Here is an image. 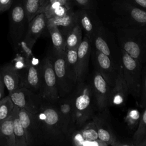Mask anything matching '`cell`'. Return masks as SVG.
<instances>
[{
	"instance_id": "1",
	"label": "cell",
	"mask_w": 146,
	"mask_h": 146,
	"mask_svg": "<svg viewBox=\"0 0 146 146\" xmlns=\"http://www.w3.org/2000/svg\"><path fill=\"white\" fill-rule=\"evenodd\" d=\"M43 144L61 145L67 141L55 103L44 100L36 113Z\"/></svg>"
},
{
	"instance_id": "2",
	"label": "cell",
	"mask_w": 146,
	"mask_h": 146,
	"mask_svg": "<svg viewBox=\"0 0 146 146\" xmlns=\"http://www.w3.org/2000/svg\"><path fill=\"white\" fill-rule=\"evenodd\" d=\"M119 47L142 65L146 64V26L117 29Z\"/></svg>"
},
{
	"instance_id": "3",
	"label": "cell",
	"mask_w": 146,
	"mask_h": 146,
	"mask_svg": "<svg viewBox=\"0 0 146 146\" xmlns=\"http://www.w3.org/2000/svg\"><path fill=\"white\" fill-rule=\"evenodd\" d=\"M71 94L76 127L79 129L91 120L94 115L90 83L84 81L78 83Z\"/></svg>"
},
{
	"instance_id": "4",
	"label": "cell",
	"mask_w": 146,
	"mask_h": 146,
	"mask_svg": "<svg viewBox=\"0 0 146 146\" xmlns=\"http://www.w3.org/2000/svg\"><path fill=\"white\" fill-rule=\"evenodd\" d=\"M112 6L117 15L112 24L117 28L146 26V10L116 0Z\"/></svg>"
},
{
	"instance_id": "5",
	"label": "cell",
	"mask_w": 146,
	"mask_h": 146,
	"mask_svg": "<svg viewBox=\"0 0 146 146\" xmlns=\"http://www.w3.org/2000/svg\"><path fill=\"white\" fill-rule=\"evenodd\" d=\"M56 78L58 92L60 97L70 95L77 84L76 78L67 67L65 51H58L51 49L48 53Z\"/></svg>"
},
{
	"instance_id": "6",
	"label": "cell",
	"mask_w": 146,
	"mask_h": 146,
	"mask_svg": "<svg viewBox=\"0 0 146 146\" xmlns=\"http://www.w3.org/2000/svg\"><path fill=\"white\" fill-rule=\"evenodd\" d=\"M29 21L26 15L22 0H18L12 5L9 13V31L10 42L16 50L23 40L26 35Z\"/></svg>"
},
{
	"instance_id": "7",
	"label": "cell",
	"mask_w": 146,
	"mask_h": 146,
	"mask_svg": "<svg viewBox=\"0 0 146 146\" xmlns=\"http://www.w3.org/2000/svg\"><path fill=\"white\" fill-rule=\"evenodd\" d=\"M121 54V67L129 94L139 101L140 96L143 65L122 49Z\"/></svg>"
},
{
	"instance_id": "8",
	"label": "cell",
	"mask_w": 146,
	"mask_h": 146,
	"mask_svg": "<svg viewBox=\"0 0 146 146\" xmlns=\"http://www.w3.org/2000/svg\"><path fill=\"white\" fill-rule=\"evenodd\" d=\"M39 72L40 96L46 101L56 103L60 96L56 76L48 54L40 62Z\"/></svg>"
},
{
	"instance_id": "9",
	"label": "cell",
	"mask_w": 146,
	"mask_h": 146,
	"mask_svg": "<svg viewBox=\"0 0 146 146\" xmlns=\"http://www.w3.org/2000/svg\"><path fill=\"white\" fill-rule=\"evenodd\" d=\"M111 40L110 32L103 26L95 35L91 43L94 44L95 50L108 56L118 70L121 67V48H116V46L114 45L113 41L112 40L110 41Z\"/></svg>"
},
{
	"instance_id": "10",
	"label": "cell",
	"mask_w": 146,
	"mask_h": 146,
	"mask_svg": "<svg viewBox=\"0 0 146 146\" xmlns=\"http://www.w3.org/2000/svg\"><path fill=\"white\" fill-rule=\"evenodd\" d=\"M15 106L31 113H36L44 100L40 95L32 90L19 87L9 94Z\"/></svg>"
},
{
	"instance_id": "11",
	"label": "cell",
	"mask_w": 146,
	"mask_h": 146,
	"mask_svg": "<svg viewBox=\"0 0 146 146\" xmlns=\"http://www.w3.org/2000/svg\"><path fill=\"white\" fill-rule=\"evenodd\" d=\"M18 115L25 131L27 145H43L42 133L36 113H31L19 108Z\"/></svg>"
},
{
	"instance_id": "12",
	"label": "cell",
	"mask_w": 146,
	"mask_h": 146,
	"mask_svg": "<svg viewBox=\"0 0 146 146\" xmlns=\"http://www.w3.org/2000/svg\"><path fill=\"white\" fill-rule=\"evenodd\" d=\"M55 104L60 117L64 133L68 140L70 135L76 129L71 93L64 97H60Z\"/></svg>"
},
{
	"instance_id": "13",
	"label": "cell",
	"mask_w": 146,
	"mask_h": 146,
	"mask_svg": "<svg viewBox=\"0 0 146 146\" xmlns=\"http://www.w3.org/2000/svg\"><path fill=\"white\" fill-rule=\"evenodd\" d=\"M93 96L99 111L108 110L111 87L106 79L96 70L93 72L91 82Z\"/></svg>"
},
{
	"instance_id": "14",
	"label": "cell",
	"mask_w": 146,
	"mask_h": 146,
	"mask_svg": "<svg viewBox=\"0 0 146 146\" xmlns=\"http://www.w3.org/2000/svg\"><path fill=\"white\" fill-rule=\"evenodd\" d=\"M78 23L82 31L91 42L95 35L99 31L103 25L93 10L78 9L75 10Z\"/></svg>"
},
{
	"instance_id": "15",
	"label": "cell",
	"mask_w": 146,
	"mask_h": 146,
	"mask_svg": "<svg viewBox=\"0 0 146 146\" xmlns=\"http://www.w3.org/2000/svg\"><path fill=\"white\" fill-rule=\"evenodd\" d=\"M107 110L100 111V113L94 114L91 120L94 122L100 140L113 146L122 145L113 132L111 127L108 121Z\"/></svg>"
},
{
	"instance_id": "16",
	"label": "cell",
	"mask_w": 146,
	"mask_h": 146,
	"mask_svg": "<svg viewBox=\"0 0 146 146\" xmlns=\"http://www.w3.org/2000/svg\"><path fill=\"white\" fill-rule=\"evenodd\" d=\"M94 57L95 70L102 75L112 88L115 84L117 70L110 58L102 52L95 49Z\"/></svg>"
},
{
	"instance_id": "17",
	"label": "cell",
	"mask_w": 146,
	"mask_h": 146,
	"mask_svg": "<svg viewBox=\"0 0 146 146\" xmlns=\"http://www.w3.org/2000/svg\"><path fill=\"white\" fill-rule=\"evenodd\" d=\"M91 43L86 36L82 39L77 51V84L85 81L88 71Z\"/></svg>"
},
{
	"instance_id": "18",
	"label": "cell",
	"mask_w": 146,
	"mask_h": 146,
	"mask_svg": "<svg viewBox=\"0 0 146 146\" xmlns=\"http://www.w3.org/2000/svg\"><path fill=\"white\" fill-rule=\"evenodd\" d=\"M47 29V18L43 13L36 14L29 22L23 41L30 47H33L38 39Z\"/></svg>"
},
{
	"instance_id": "19",
	"label": "cell",
	"mask_w": 146,
	"mask_h": 146,
	"mask_svg": "<svg viewBox=\"0 0 146 146\" xmlns=\"http://www.w3.org/2000/svg\"><path fill=\"white\" fill-rule=\"evenodd\" d=\"M129 92L124 78L121 67L117 70V75L114 86L111 88L109 106H122L127 99Z\"/></svg>"
},
{
	"instance_id": "20",
	"label": "cell",
	"mask_w": 146,
	"mask_h": 146,
	"mask_svg": "<svg viewBox=\"0 0 146 146\" xmlns=\"http://www.w3.org/2000/svg\"><path fill=\"white\" fill-rule=\"evenodd\" d=\"M18 72L19 76V87H24L32 90L34 92L39 94V67H36L32 66L29 63L22 70Z\"/></svg>"
},
{
	"instance_id": "21",
	"label": "cell",
	"mask_w": 146,
	"mask_h": 146,
	"mask_svg": "<svg viewBox=\"0 0 146 146\" xmlns=\"http://www.w3.org/2000/svg\"><path fill=\"white\" fill-rule=\"evenodd\" d=\"M47 22L56 26L65 39L67 35L78 24V18L76 11L72 8L64 15L47 19Z\"/></svg>"
},
{
	"instance_id": "22",
	"label": "cell",
	"mask_w": 146,
	"mask_h": 146,
	"mask_svg": "<svg viewBox=\"0 0 146 146\" xmlns=\"http://www.w3.org/2000/svg\"><path fill=\"white\" fill-rule=\"evenodd\" d=\"M0 76L9 93L19 87V74L11 62L0 66Z\"/></svg>"
},
{
	"instance_id": "23",
	"label": "cell",
	"mask_w": 146,
	"mask_h": 146,
	"mask_svg": "<svg viewBox=\"0 0 146 146\" xmlns=\"http://www.w3.org/2000/svg\"><path fill=\"white\" fill-rule=\"evenodd\" d=\"M0 146H15L13 112L0 121Z\"/></svg>"
},
{
	"instance_id": "24",
	"label": "cell",
	"mask_w": 146,
	"mask_h": 146,
	"mask_svg": "<svg viewBox=\"0 0 146 146\" xmlns=\"http://www.w3.org/2000/svg\"><path fill=\"white\" fill-rule=\"evenodd\" d=\"M19 107L15 105L13 111L15 146H27L25 131L19 117Z\"/></svg>"
},
{
	"instance_id": "25",
	"label": "cell",
	"mask_w": 146,
	"mask_h": 146,
	"mask_svg": "<svg viewBox=\"0 0 146 146\" xmlns=\"http://www.w3.org/2000/svg\"><path fill=\"white\" fill-rule=\"evenodd\" d=\"M47 29L51 39L52 48L58 51H65V39L58 27L51 23L47 22Z\"/></svg>"
},
{
	"instance_id": "26",
	"label": "cell",
	"mask_w": 146,
	"mask_h": 146,
	"mask_svg": "<svg viewBox=\"0 0 146 146\" xmlns=\"http://www.w3.org/2000/svg\"><path fill=\"white\" fill-rule=\"evenodd\" d=\"M146 140V107L141 114L137 129L132 139V144L135 146H144Z\"/></svg>"
},
{
	"instance_id": "27",
	"label": "cell",
	"mask_w": 146,
	"mask_h": 146,
	"mask_svg": "<svg viewBox=\"0 0 146 146\" xmlns=\"http://www.w3.org/2000/svg\"><path fill=\"white\" fill-rule=\"evenodd\" d=\"M82 33V30L78 23L65 38L66 50L79 47L83 39Z\"/></svg>"
},
{
	"instance_id": "28",
	"label": "cell",
	"mask_w": 146,
	"mask_h": 146,
	"mask_svg": "<svg viewBox=\"0 0 146 146\" xmlns=\"http://www.w3.org/2000/svg\"><path fill=\"white\" fill-rule=\"evenodd\" d=\"M77 51L78 48L66 49L65 50V60L67 67L76 79L77 75Z\"/></svg>"
},
{
	"instance_id": "29",
	"label": "cell",
	"mask_w": 146,
	"mask_h": 146,
	"mask_svg": "<svg viewBox=\"0 0 146 146\" xmlns=\"http://www.w3.org/2000/svg\"><path fill=\"white\" fill-rule=\"evenodd\" d=\"M41 0H22L29 22L38 13Z\"/></svg>"
},
{
	"instance_id": "30",
	"label": "cell",
	"mask_w": 146,
	"mask_h": 146,
	"mask_svg": "<svg viewBox=\"0 0 146 146\" xmlns=\"http://www.w3.org/2000/svg\"><path fill=\"white\" fill-rule=\"evenodd\" d=\"M78 129L82 136L86 139L96 140L99 139L97 129L92 120H90L87 122L82 127Z\"/></svg>"
},
{
	"instance_id": "31",
	"label": "cell",
	"mask_w": 146,
	"mask_h": 146,
	"mask_svg": "<svg viewBox=\"0 0 146 146\" xmlns=\"http://www.w3.org/2000/svg\"><path fill=\"white\" fill-rule=\"evenodd\" d=\"M15 104L10 95L3 96L0 99V121L10 116L14 110Z\"/></svg>"
},
{
	"instance_id": "32",
	"label": "cell",
	"mask_w": 146,
	"mask_h": 146,
	"mask_svg": "<svg viewBox=\"0 0 146 146\" xmlns=\"http://www.w3.org/2000/svg\"><path fill=\"white\" fill-rule=\"evenodd\" d=\"M141 114L138 110L135 108L129 109L125 117V121L129 129H133L137 128Z\"/></svg>"
},
{
	"instance_id": "33",
	"label": "cell",
	"mask_w": 146,
	"mask_h": 146,
	"mask_svg": "<svg viewBox=\"0 0 146 146\" xmlns=\"http://www.w3.org/2000/svg\"><path fill=\"white\" fill-rule=\"evenodd\" d=\"M53 3H60L69 9H72L75 6L73 0H41L38 13H43V11L50 5Z\"/></svg>"
},
{
	"instance_id": "34",
	"label": "cell",
	"mask_w": 146,
	"mask_h": 146,
	"mask_svg": "<svg viewBox=\"0 0 146 146\" xmlns=\"http://www.w3.org/2000/svg\"><path fill=\"white\" fill-rule=\"evenodd\" d=\"M139 106L141 108L146 107V64L142 68L140 96L139 100Z\"/></svg>"
},
{
	"instance_id": "35",
	"label": "cell",
	"mask_w": 146,
	"mask_h": 146,
	"mask_svg": "<svg viewBox=\"0 0 146 146\" xmlns=\"http://www.w3.org/2000/svg\"><path fill=\"white\" fill-rule=\"evenodd\" d=\"M14 67L17 71H20L25 68L30 63L29 60L27 59L21 52L17 54L15 57L11 62Z\"/></svg>"
},
{
	"instance_id": "36",
	"label": "cell",
	"mask_w": 146,
	"mask_h": 146,
	"mask_svg": "<svg viewBox=\"0 0 146 146\" xmlns=\"http://www.w3.org/2000/svg\"><path fill=\"white\" fill-rule=\"evenodd\" d=\"M75 6L79 9L95 10L96 7V0H73Z\"/></svg>"
},
{
	"instance_id": "37",
	"label": "cell",
	"mask_w": 146,
	"mask_h": 146,
	"mask_svg": "<svg viewBox=\"0 0 146 146\" xmlns=\"http://www.w3.org/2000/svg\"><path fill=\"white\" fill-rule=\"evenodd\" d=\"M19 48L21 49V53L29 60H30V58L34 55L32 51V48L27 46L23 40L21 42L19 46Z\"/></svg>"
},
{
	"instance_id": "38",
	"label": "cell",
	"mask_w": 146,
	"mask_h": 146,
	"mask_svg": "<svg viewBox=\"0 0 146 146\" xmlns=\"http://www.w3.org/2000/svg\"><path fill=\"white\" fill-rule=\"evenodd\" d=\"M146 10V0H116Z\"/></svg>"
},
{
	"instance_id": "39",
	"label": "cell",
	"mask_w": 146,
	"mask_h": 146,
	"mask_svg": "<svg viewBox=\"0 0 146 146\" xmlns=\"http://www.w3.org/2000/svg\"><path fill=\"white\" fill-rule=\"evenodd\" d=\"M14 0H0V14L10 9Z\"/></svg>"
},
{
	"instance_id": "40",
	"label": "cell",
	"mask_w": 146,
	"mask_h": 146,
	"mask_svg": "<svg viewBox=\"0 0 146 146\" xmlns=\"http://www.w3.org/2000/svg\"><path fill=\"white\" fill-rule=\"evenodd\" d=\"M40 62H41V61H40L39 59L36 58L35 57L34 55L32 56L30 58V60H29L30 64H31L32 66H35V67H38L40 66Z\"/></svg>"
},
{
	"instance_id": "41",
	"label": "cell",
	"mask_w": 146,
	"mask_h": 146,
	"mask_svg": "<svg viewBox=\"0 0 146 146\" xmlns=\"http://www.w3.org/2000/svg\"><path fill=\"white\" fill-rule=\"evenodd\" d=\"M5 88V84L0 76V99H1L4 96Z\"/></svg>"
},
{
	"instance_id": "42",
	"label": "cell",
	"mask_w": 146,
	"mask_h": 146,
	"mask_svg": "<svg viewBox=\"0 0 146 146\" xmlns=\"http://www.w3.org/2000/svg\"><path fill=\"white\" fill-rule=\"evenodd\" d=\"M144 146H146V140H145V144H144Z\"/></svg>"
}]
</instances>
